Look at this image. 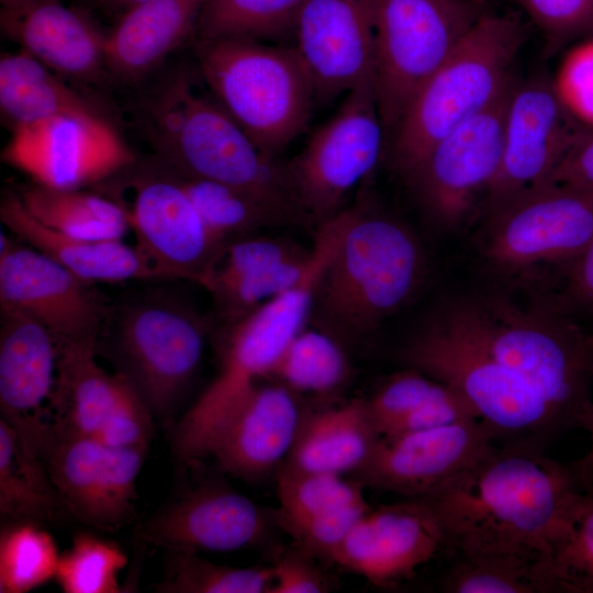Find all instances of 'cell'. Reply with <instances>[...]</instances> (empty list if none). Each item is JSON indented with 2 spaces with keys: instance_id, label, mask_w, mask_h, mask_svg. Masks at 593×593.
Here are the masks:
<instances>
[{
  "instance_id": "cell-1",
  "label": "cell",
  "mask_w": 593,
  "mask_h": 593,
  "mask_svg": "<svg viewBox=\"0 0 593 593\" xmlns=\"http://www.w3.org/2000/svg\"><path fill=\"white\" fill-rule=\"evenodd\" d=\"M582 490L545 452L497 447L424 499L459 555H516L545 562Z\"/></svg>"
},
{
  "instance_id": "cell-2",
  "label": "cell",
  "mask_w": 593,
  "mask_h": 593,
  "mask_svg": "<svg viewBox=\"0 0 593 593\" xmlns=\"http://www.w3.org/2000/svg\"><path fill=\"white\" fill-rule=\"evenodd\" d=\"M193 83L179 71L149 100L147 127L155 158L180 174L246 192L289 223L310 221L286 164L264 154L213 96Z\"/></svg>"
},
{
  "instance_id": "cell-3",
  "label": "cell",
  "mask_w": 593,
  "mask_h": 593,
  "mask_svg": "<svg viewBox=\"0 0 593 593\" xmlns=\"http://www.w3.org/2000/svg\"><path fill=\"white\" fill-rule=\"evenodd\" d=\"M340 240L317 283L312 314L335 338L373 333L416 293L426 258L414 231L369 204L344 210Z\"/></svg>"
},
{
  "instance_id": "cell-4",
  "label": "cell",
  "mask_w": 593,
  "mask_h": 593,
  "mask_svg": "<svg viewBox=\"0 0 593 593\" xmlns=\"http://www.w3.org/2000/svg\"><path fill=\"white\" fill-rule=\"evenodd\" d=\"M401 359L459 390L500 447L545 452L566 432L545 401L488 349L462 300L446 304L407 342Z\"/></svg>"
},
{
  "instance_id": "cell-5",
  "label": "cell",
  "mask_w": 593,
  "mask_h": 593,
  "mask_svg": "<svg viewBox=\"0 0 593 593\" xmlns=\"http://www.w3.org/2000/svg\"><path fill=\"white\" fill-rule=\"evenodd\" d=\"M525 40L517 20L481 14L415 93L388 143L391 163L405 180L440 138L500 96Z\"/></svg>"
},
{
  "instance_id": "cell-6",
  "label": "cell",
  "mask_w": 593,
  "mask_h": 593,
  "mask_svg": "<svg viewBox=\"0 0 593 593\" xmlns=\"http://www.w3.org/2000/svg\"><path fill=\"white\" fill-rule=\"evenodd\" d=\"M462 301L496 359L545 401L566 432L581 428L593 400V350L570 314L557 305L524 309L496 295Z\"/></svg>"
},
{
  "instance_id": "cell-7",
  "label": "cell",
  "mask_w": 593,
  "mask_h": 593,
  "mask_svg": "<svg viewBox=\"0 0 593 593\" xmlns=\"http://www.w3.org/2000/svg\"><path fill=\"white\" fill-rule=\"evenodd\" d=\"M210 93L257 147L275 158L305 130L316 98L294 47L250 38H195Z\"/></svg>"
},
{
  "instance_id": "cell-8",
  "label": "cell",
  "mask_w": 593,
  "mask_h": 593,
  "mask_svg": "<svg viewBox=\"0 0 593 593\" xmlns=\"http://www.w3.org/2000/svg\"><path fill=\"white\" fill-rule=\"evenodd\" d=\"M205 339V322L194 309L154 292L109 309L97 353L132 384L156 419L170 425L198 372Z\"/></svg>"
},
{
  "instance_id": "cell-9",
  "label": "cell",
  "mask_w": 593,
  "mask_h": 593,
  "mask_svg": "<svg viewBox=\"0 0 593 593\" xmlns=\"http://www.w3.org/2000/svg\"><path fill=\"white\" fill-rule=\"evenodd\" d=\"M316 283L315 275L307 273L230 325L215 378L175 426L172 447L179 460L190 462L206 456L221 425L304 329L313 311Z\"/></svg>"
},
{
  "instance_id": "cell-10",
  "label": "cell",
  "mask_w": 593,
  "mask_h": 593,
  "mask_svg": "<svg viewBox=\"0 0 593 593\" xmlns=\"http://www.w3.org/2000/svg\"><path fill=\"white\" fill-rule=\"evenodd\" d=\"M371 4L374 89L389 143L415 93L484 9L471 0H371Z\"/></svg>"
},
{
  "instance_id": "cell-11",
  "label": "cell",
  "mask_w": 593,
  "mask_h": 593,
  "mask_svg": "<svg viewBox=\"0 0 593 593\" xmlns=\"http://www.w3.org/2000/svg\"><path fill=\"white\" fill-rule=\"evenodd\" d=\"M485 217L482 255L500 272L571 265L593 236V190L547 182L525 190Z\"/></svg>"
},
{
  "instance_id": "cell-12",
  "label": "cell",
  "mask_w": 593,
  "mask_h": 593,
  "mask_svg": "<svg viewBox=\"0 0 593 593\" xmlns=\"http://www.w3.org/2000/svg\"><path fill=\"white\" fill-rule=\"evenodd\" d=\"M387 144L374 82L368 81L347 92L338 111L286 164L307 217L323 223L337 214L348 193L373 170Z\"/></svg>"
},
{
  "instance_id": "cell-13",
  "label": "cell",
  "mask_w": 593,
  "mask_h": 593,
  "mask_svg": "<svg viewBox=\"0 0 593 593\" xmlns=\"http://www.w3.org/2000/svg\"><path fill=\"white\" fill-rule=\"evenodd\" d=\"M515 79L489 107L440 138L406 180L438 228H457L483 203L500 167Z\"/></svg>"
},
{
  "instance_id": "cell-14",
  "label": "cell",
  "mask_w": 593,
  "mask_h": 593,
  "mask_svg": "<svg viewBox=\"0 0 593 593\" xmlns=\"http://www.w3.org/2000/svg\"><path fill=\"white\" fill-rule=\"evenodd\" d=\"M592 132L563 103L553 78L545 74L516 78L500 167L482 203L485 215L525 190L550 182L564 158Z\"/></svg>"
},
{
  "instance_id": "cell-15",
  "label": "cell",
  "mask_w": 593,
  "mask_h": 593,
  "mask_svg": "<svg viewBox=\"0 0 593 593\" xmlns=\"http://www.w3.org/2000/svg\"><path fill=\"white\" fill-rule=\"evenodd\" d=\"M1 158L32 182L57 189H83L135 163L131 147L96 110L11 127Z\"/></svg>"
},
{
  "instance_id": "cell-16",
  "label": "cell",
  "mask_w": 593,
  "mask_h": 593,
  "mask_svg": "<svg viewBox=\"0 0 593 593\" xmlns=\"http://www.w3.org/2000/svg\"><path fill=\"white\" fill-rule=\"evenodd\" d=\"M147 448H116L53 426L42 460L68 515L115 532L135 516L136 481Z\"/></svg>"
},
{
  "instance_id": "cell-17",
  "label": "cell",
  "mask_w": 593,
  "mask_h": 593,
  "mask_svg": "<svg viewBox=\"0 0 593 593\" xmlns=\"http://www.w3.org/2000/svg\"><path fill=\"white\" fill-rule=\"evenodd\" d=\"M126 206L136 247L161 279L204 282L220 245L208 232L174 175L158 159L131 179Z\"/></svg>"
},
{
  "instance_id": "cell-18",
  "label": "cell",
  "mask_w": 593,
  "mask_h": 593,
  "mask_svg": "<svg viewBox=\"0 0 593 593\" xmlns=\"http://www.w3.org/2000/svg\"><path fill=\"white\" fill-rule=\"evenodd\" d=\"M94 286L1 233L0 307L31 316L56 342L98 339L110 307Z\"/></svg>"
},
{
  "instance_id": "cell-19",
  "label": "cell",
  "mask_w": 593,
  "mask_h": 593,
  "mask_svg": "<svg viewBox=\"0 0 593 593\" xmlns=\"http://www.w3.org/2000/svg\"><path fill=\"white\" fill-rule=\"evenodd\" d=\"M499 447L492 429L480 418L380 437L354 474L365 486L424 497L467 471Z\"/></svg>"
},
{
  "instance_id": "cell-20",
  "label": "cell",
  "mask_w": 593,
  "mask_h": 593,
  "mask_svg": "<svg viewBox=\"0 0 593 593\" xmlns=\"http://www.w3.org/2000/svg\"><path fill=\"white\" fill-rule=\"evenodd\" d=\"M58 346L41 323L0 307V411L24 447L42 459L54 426Z\"/></svg>"
},
{
  "instance_id": "cell-21",
  "label": "cell",
  "mask_w": 593,
  "mask_h": 593,
  "mask_svg": "<svg viewBox=\"0 0 593 593\" xmlns=\"http://www.w3.org/2000/svg\"><path fill=\"white\" fill-rule=\"evenodd\" d=\"M293 34L294 49L311 77L316 98L329 99L374 82L371 0H307Z\"/></svg>"
},
{
  "instance_id": "cell-22",
  "label": "cell",
  "mask_w": 593,
  "mask_h": 593,
  "mask_svg": "<svg viewBox=\"0 0 593 593\" xmlns=\"http://www.w3.org/2000/svg\"><path fill=\"white\" fill-rule=\"evenodd\" d=\"M268 514L234 489L208 483L157 510L138 529L144 542L167 551H234L260 544Z\"/></svg>"
},
{
  "instance_id": "cell-23",
  "label": "cell",
  "mask_w": 593,
  "mask_h": 593,
  "mask_svg": "<svg viewBox=\"0 0 593 593\" xmlns=\"http://www.w3.org/2000/svg\"><path fill=\"white\" fill-rule=\"evenodd\" d=\"M446 546L439 522L422 497L371 508L354 526L331 561L374 585L411 577Z\"/></svg>"
},
{
  "instance_id": "cell-24",
  "label": "cell",
  "mask_w": 593,
  "mask_h": 593,
  "mask_svg": "<svg viewBox=\"0 0 593 593\" xmlns=\"http://www.w3.org/2000/svg\"><path fill=\"white\" fill-rule=\"evenodd\" d=\"M0 1L3 33L63 78L90 83L108 72L107 33L86 9L63 0Z\"/></svg>"
},
{
  "instance_id": "cell-25",
  "label": "cell",
  "mask_w": 593,
  "mask_h": 593,
  "mask_svg": "<svg viewBox=\"0 0 593 593\" xmlns=\"http://www.w3.org/2000/svg\"><path fill=\"white\" fill-rule=\"evenodd\" d=\"M302 416L287 387L256 385L214 434L206 456L237 479L258 481L286 461Z\"/></svg>"
},
{
  "instance_id": "cell-26",
  "label": "cell",
  "mask_w": 593,
  "mask_h": 593,
  "mask_svg": "<svg viewBox=\"0 0 593 593\" xmlns=\"http://www.w3.org/2000/svg\"><path fill=\"white\" fill-rule=\"evenodd\" d=\"M0 219L11 235L87 282L161 279L136 246L122 239H88L52 230L25 209L18 193L1 199Z\"/></svg>"
},
{
  "instance_id": "cell-27",
  "label": "cell",
  "mask_w": 593,
  "mask_h": 593,
  "mask_svg": "<svg viewBox=\"0 0 593 593\" xmlns=\"http://www.w3.org/2000/svg\"><path fill=\"white\" fill-rule=\"evenodd\" d=\"M205 0H148L107 33L108 72L137 79L158 66L194 33Z\"/></svg>"
},
{
  "instance_id": "cell-28",
  "label": "cell",
  "mask_w": 593,
  "mask_h": 593,
  "mask_svg": "<svg viewBox=\"0 0 593 593\" xmlns=\"http://www.w3.org/2000/svg\"><path fill=\"white\" fill-rule=\"evenodd\" d=\"M54 427L97 436L132 384L97 361V339L57 342Z\"/></svg>"
},
{
  "instance_id": "cell-29",
  "label": "cell",
  "mask_w": 593,
  "mask_h": 593,
  "mask_svg": "<svg viewBox=\"0 0 593 593\" xmlns=\"http://www.w3.org/2000/svg\"><path fill=\"white\" fill-rule=\"evenodd\" d=\"M380 438L366 400L303 414L283 463L294 469L340 474L355 472Z\"/></svg>"
},
{
  "instance_id": "cell-30",
  "label": "cell",
  "mask_w": 593,
  "mask_h": 593,
  "mask_svg": "<svg viewBox=\"0 0 593 593\" xmlns=\"http://www.w3.org/2000/svg\"><path fill=\"white\" fill-rule=\"evenodd\" d=\"M0 109L11 127L94 111L65 78L22 49L1 55Z\"/></svg>"
},
{
  "instance_id": "cell-31",
  "label": "cell",
  "mask_w": 593,
  "mask_h": 593,
  "mask_svg": "<svg viewBox=\"0 0 593 593\" xmlns=\"http://www.w3.org/2000/svg\"><path fill=\"white\" fill-rule=\"evenodd\" d=\"M68 514L43 460L29 451L15 430L0 418L1 523H58Z\"/></svg>"
},
{
  "instance_id": "cell-32",
  "label": "cell",
  "mask_w": 593,
  "mask_h": 593,
  "mask_svg": "<svg viewBox=\"0 0 593 593\" xmlns=\"http://www.w3.org/2000/svg\"><path fill=\"white\" fill-rule=\"evenodd\" d=\"M18 195L37 221L63 234L122 239L131 230L124 203L83 189H57L31 182Z\"/></svg>"
},
{
  "instance_id": "cell-33",
  "label": "cell",
  "mask_w": 593,
  "mask_h": 593,
  "mask_svg": "<svg viewBox=\"0 0 593 593\" xmlns=\"http://www.w3.org/2000/svg\"><path fill=\"white\" fill-rule=\"evenodd\" d=\"M167 169L180 183L208 232L220 245L256 234L265 227L289 223L273 209L236 188L180 174L169 167Z\"/></svg>"
},
{
  "instance_id": "cell-34",
  "label": "cell",
  "mask_w": 593,
  "mask_h": 593,
  "mask_svg": "<svg viewBox=\"0 0 593 593\" xmlns=\"http://www.w3.org/2000/svg\"><path fill=\"white\" fill-rule=\"evenodd\" d=\"M448 593H556L548 566L516 555H459L441 577Z\"/></svg>"
},
{
  "instance_id": "cell-35",
  "label": "cell",
  "mask_w": 593,
  "mask_h": 593,
  "mask_svg": "<svg viewBox=\"0 0 593 593\" xmlns=\"http://www.w3.org/2000/svg\"><path fill=\"white\" fill-rule=\"evenodd\" d=\"M348 372V359L337 338L323 329H303L268 376L292 392L326 394L342 387Z\"/></svg>"
},
{
  "instance_id": "cell-36",
  "label": "cell",
  "mask_w": 593,
  "mask_h": 593,
  "mask_svg": "<svg viewBox=\"0 0 593 593\" xmlns=\"http://www.w3.org/2000/svg\"><path fill=\"white\" fill-rule=\"evenodd\" d=\"M307 0H205L195 38L264 40L293 33L296 18Z\"/></svg>"
},
{
  "instance_id": "cell-37",
  "label": "cell",
  "mask_w": 593,
  "mask_h": 593,
  "mask_svg": "<svg viewBox=\"0 0 593 593\" xmlns=\"http://www.w3.org/2000/svg\"><path fill=\"white\" fill-rule=\"evenodd\" d=\"M365 485L340 474L311 472L282 463L277 470L278 524L293 536L313 517L363 497Z\"/></svg>"
},
{
  "instance_id": "cell-38",
  "label": "cell",
  "mask_w": 593,
  "mask_h": 593,
  "mask_svg": "<svg viewBox=\"0 0 593 593\" xmlns=\"http://www.w3.org/2000/svg\"><path fill=\"white\" fill-rule=\"evenodd\" d=\"M59 555L45 526L1 523L0 593H26L55 580Z\"/></svg>"
},
{
  "instance_id": "cell-39",
  "label": "cell",
  "mask_w": 593,
  "mask_h": 593,
  "mask_svg": "<svg viewBox=\"0 0 593 593\" xmlns=\"http://www.w3.org/2000/svg\"><path fill=\"white\" fill-rule=\"evenodd\" d=\"M160 593H264L273 584L271 567L216 564L198 552L168 551Z\"/></svg>"
},
{
  "instance_id": "cell-40",
  "label": "cell",
  "mask_w": 593,
  "mask_h": 593,
  "mask_svg": "<svg viewBox=\"0 0 593 593\" xmlns=\"http://www.w3.org/2000/svg\"><path fill=\"white\" fill-rule=\"evenodd\" d=\"M126 563L116 542L85 530L59 555L55 580L65 593H120L119 574Z\"/></svg>"
},
{
  "instance_id": "cell-41",
  "label": "cell",
  "mask_w": 593,
  "mask_h": 593,
  "mask_svg": "<svg viewBox=\"0 0 593 593\" xmlns=\"http://www.w3.org/2000/svg\"><path fill=\"white\" fill-rule=\"evenodd\" d=\"M309 254L286 260L257 272L230 281L212 284L210 293L219 316L233 325L265 302L295 286L305 276L313 261Z\"/></svg>"
},
{
  "instance_id": "cell-42",
  "label": "cell",
  "mask_w": 593,
  "mask_h": 593,
  "mask_svg": "<svg viewBox=\"0 0 593 593\" xmlns=\"http://www.w3.org/2000/svg\"><path fill=\"white\" fill-rule=\"evenodd\" d=\"M549 573L558 593H593V493H580L552 546Z\"/></svg>"
},
{
  "instance_id": "cell-43",
  "label": "cell",
  "mask_w": 593,
  "mask_h": 593,
  "mask_svg": "<svg viewBox=\"0 0 593 593\" xmlns=\"http://www.w3.org/2000/svg\"><path fill=\"white\" fill-rule=\"evenodd\" d=\"M309 253L310 250L286 238L256 234L243 236L224 244L202 287L206 289Z\"/></svg>"
},
{
  "instance_id": "cell-44",
  "label": "cell",
  "mask_w": 593,
  "mask_h": 593,
  "mask_svg": "<svg viewBox=\"0 0 593 593\" xmlns=\"http://www.w3.org/2000/svg\"><path fill=\"white\" fill-rule=\"evenodd\" d=\"M438 380L407 367L393 373L366 404L380 437L415 411L436 389Z\"/></svg>"
},
{
  "instance_id": "cell-45",
  "label": "cell",
  "mask_w": 593,
  "mask_h": 593,
  "mask_svg": "<svg viewBox=\"0 0 593 593\" xmlns=\"http://www.w3.org/2000/svg\"><path fill=\"white\" fill-rule=\"evenodd\" d=\"M551 52L593 31V0H518Z\"/></svg>"
},
{
  "instance_id": "cell-46",
  "label": "cell",
  "mask_w": 593,
  "mask_h": 593,
  "mask_svg": "<svg viewBox=\"0 0 593 593\" xmlns=\"http://www.w3.org/2000/svg\"><path fill=\"white\" fill-rule=\"evenodd\" d=\"M371 508L365 496L347 502L313 517L292 537L311 555L331 561L335 550Z\"/></svg>"
},
{
  "instance_id": "cell-47",
  "label": "cell",
  "mask_w": 593,
  "mask_h": 593,
  "mask_svg": "<svg viewBox=\"0 0 593 593\" xmlns=\"http://www.w3.org/2000/svg\"><path fill=\"white\" fill-rule=\"evenodd\" d=\"M475 418L480 417L470 401L456 388L439 381L433 393L415 411L382 437H394Z\"/></svg>"
},
{
  "instance_id": "cell-48",
  "label": "cell",
  "mask_w": 593,
  "mask_h": 593,
  "mask_svg": "<svg viewBox=\"0 0 593 593\" xmlns=\"http://www.w3.org/2000/svg\"><path fill=\"white\" fill-rule=\"evenodd\" d=\"M553 81L567 108L593 130V41L568 53Z\"/></svg>"
},
{
  "instance_id": "cell-49",
  "label": "cell",
  "mask_w": 593,
  "mask_h": 593,
  "mask_svg": "<svg viewBox=\"0 0 593 593\" xmlns=\"http://www.w3.org/2000/svg\"><path fill=\"white\" fill-rule=\"evenodd\" d=\"M154 415L131 387L97 437L116 448H148L154 434Z\"/></svg>"
},
{
  "instance_id": "cell-50",
  "label": "cell",
  "mask_w": 593,
  "mask_h": 593,
  "mask_svg": "<svg viewBox=\"0 0 593 593\" xmlns=\"http://www.w3.org/2000/svg\"><path fill=\"white\" fill-rule=\"evenodd\" d=\"M313 557L300 546L283 552L272 566L273 584L269 593H321L328 591V580L314 563Z\"/></svg>"
},
{
  "instance_id": "cell-51",
  "label": "cell",
  "mask_w": 593,
  "mask_h": 593,
  "mask_svg": "<svg viewBox=\"0 0 593 593\" xmlns=\"http://www.w3.org/2000/svg\"><path fill=\"white\" fill-rule=\"evenodd\" d=\"M557 306L567 313L571 309L593 310V236L570 265L568 283Z\"/></svg>"
},
{
  "instance_id": "cell-52",
  "label": "cell",
  "mask_w": 593,
  "mask_h": 593,
  "mask_svg": "<svg viewBox=\"0 0 593 593\" xmlns=\"http://www.w3.org/2000/svg\"><path fill=\"white\" fill-rule=\"evenodd\" d=\"M550 182L569 183L593 190V132L560 164Z\"/></svg>"
},
{
  "instance_id": "cell-53",
  "label": "cell",
  "mask_w": 593,
  "mask_h": 593,
  "mask_svg": "<svg viewBox=\"0 0 593 593\" xmlns=\"http://www.w3.org/2000/svg\"><path fill=\"white\" fill-rule=\"evenodd\" d=\"M581 428L590 435V448L580 458L569 463L574 478L583 492L593 493V400L585 414Z\"/></svg>"
},
{
  "instance_id": "cell-54",
  "label": "cell",
  "mask_w": 593,
  "mask_h": 593,
  "mask_svg": "<svg viewBox=\"0 0 593 593\" xmlns=\"http://www.w3.org/2000/svg\"><path fill=\"white\" fill-rule=\"evenodd\" d=\"M88 12H98L114 21V24L128 11L148 0H79Z\"/></svg>"
},
{
  "instance_id": "cell-55",
  "label": "cell",
  "mask_w": 593,
  "mask_h": 593,
  "mask_svg": "<svg viewBox=\"0 0 593 593\" xmlns=\"http://www.w3.org/2000/svg\"><path fill=\"white\" fill-rule=\"evenodd\" d=\"M588 343L593 350V332L591 334H588Z\"/></svg>"
},
{
  "instance_id": "cell-56",
  "label": "cell",
  "mask_w": 593,
  "mask_h": 593,
  "mask_svg": "<svg viewBox=\"0 0 593 593\" xmlns=\"http://www.w3.org/2000/svg\"><path fill=\"white\" fill-rule=\"evenodd\" d=\"M471 1H473V2H475L478 4H480V5H484L486 0H471Z\"/></svg>"
}]
</instances>
